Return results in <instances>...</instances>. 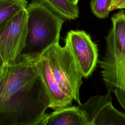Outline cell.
I'll use <instances>...</instances> for the list:
<instances>
[{"label": "cell", "mask_w": 125, "mask_h": 125, "mask_svg": "<svg viewBox=\"0 0 125 125\" xmlns=\"http://www.w3.org/2000/svg\"><path fill=\"white\" fill-rule=\"evenodd\" d=\"M106 51L99 63L107 90L113 92L125 109V56L115 48L110 32L105 38Z\"/></svg>", "instance_id": "obj_5"}, {"label": "cell", "mask_w": 125, "mask_h": 125, "mask_svg": "<svg viewBox=\"0 0 125 125\" xmlns=\"http://www.w3.org/2000/svg\"><path fill=\"white\" fill-rule=\"evenodd\" d=\"M111 91L90 97L79 106L86 116L87 125H125V114L112 105Z\"/></svg>", "instance_id": "obj_7"}, {"label": "cell", "mask_w": 125, "mask_h": 125, "mask_svg": "<svg viewBox=\"0 0 125 125\" xmlns=\"http://www.w3.org/2000/svg\"><path fill=\"white\" fill-rule=\"evenodd\" d=\"M112 0H90V7L93 14L99 19L106 18L110 12Z\"/></svg>", "instance_id": "obj_12"}, {"label": "cell", "mask_w": 125, "mask_h": 125, "mask_svg": "<svg viewBox=\"0 0 125 125\" xmlns=\"http://www.w3.org/2000/svg\"><path fill=\"white\" fill-rule=\"evenodd\" d=\"M4 67H5V64H4L3 60L2 57L1 56V55H0V75L1 74Z\"/></svg>", "instance_id": "obj_14"}, {"label": "cell", "mask_w": 125, "mask_h": 125, "mask_svg": "<svg viewBox=\"0 0 125 125\" xmlns=\"http://www.w3.org/2000/svg\"><path fill=\"white\" fill-rule=\"evenodd\" d=\"M69 1H70L71 3L75 4V5H78V2L79 0H68Z\"/></svg>", "instance_id": "obj_15"}, {"label": "cell", "mask_w": 125, "mask_h": 125, "mask_svg": "<svg viewBox=\"0 0 125 125\" xmlns=\"http://www.w3.org/2000/svg\"><path fill=\"white\" fill-rule=\"evenodd\" d=\"M38 2L65 20H73L79 16V8L68 0H32Z\"/></svg>", "instance_id": "obj_9"}, {"label": "cell", "mask_w": 125, "mask_h": 125, "mask_svg": "<svg viewBox=\"0 0 125 125\" xmlns=\"http://www.w3.org/2000/svg\"><path fill=\"white\" fill-rule=\"evenodd\" d=\"M26 9L27 35L25 45L18 58L34 62L50 47L59 43L65 20L34 0Z\"/></svg>", "instance_id": "obj_3"}, {"label": "cell", "mask_w": 125, "mask_h": 125, "mask_svg": "<svg viewBox=\"0 0 125 125\" xmlns=\"http://www.w3.org/2000/svg\"><path fill=\"white\" fill-rule=\"evenodd\" d=\"M112 27L109 31L117 51L125 56V12L120 11L111 18Z\"/></svg>", "instance_id": "obj_10"}, {"label": "cell", "mask_w": 125, "mask_h": 125, "mask_svg": "<svg viewBox=\"0 0 125 125\" xmlns=\"http://www.w3.org/2000/svg\"><path fill=\"white\" fill-rule=\"evenodd\" d=\"M27 0H0V28L20 11L25 9Z\"/></svg>", "instance_id": "obj_11"}, {"label": "cell", "mask_w": 125, "mask_h": 125, "mask_svg": "<svg viewBox=\"0 0 125 125\" xmlns=\"http://www.w3.org/2000/svg\"><path fill=\"white\" fill-rule=\"evenodd\" d=\"M39 125H87V121L84 112L79 105H70L45 113Z\"/></svg>", "instance_id": "obj_8"}, {"label": "cell", "mask_w": 125, "mask_h": 125, "mask_svg": "<svg viewBox=\"0 0 125 125\" xmlns=\"http://www.w3.org/2000/svg\"><path fill=\"white\" fill-rule=\"evenodd\" d=\"M27 35V12L24 9L0 28V55L5 66L14 63L25 45Z\"/></svg>", "instance_id": "obj_4"}, {"label": "cell", "mask_w": 125, "mask_h": 125, "mask_svg": "<svg viewBox=\"0 0 125 125\" xmlns=\"http://www.w3.org/2000/svg\"><path fill=\"white\" fill-rule=\"evenodd\" d=\"M54 110L71 105L75 100L78 104L80 89L83 77L73 55L65 43H56L33 62Z\"/></svg>", "instance_id": "obj_2"}, {"label": "cell", "mask_w": 125, "mask_h": 125, "mask_svg": "<svg viewBox=\"0 0 125 125\" xmlns=\"http://www.w3.org/2000/svg\"><path fill=\"white\" fill-rule=\"evenodd\" d=\"M50 100L33 62L18 58L0 75V125H39Z\"/></svg>", "instance_id": "obj_1"}, {"label": "cell", "mask_w": 125, "mask_h": 125, "mask_svg": "<svg viewBox=\"0 0 125 125\" xmlns=\"http://www.w3.org/2000/svg\"><path fill=\"white\" fill-rule=\"evenodd\" d=\"M66 44L84 78L90 76L98 62L97 45L83 30H70L65 38Z\"/></svg>", "instance_id": "obj_6"}, {"label": "cell", "mask_w": 125, "mask_h": 125, "mask_svg": "<svg viewBox=\"0 0 125 125\" xmlns=\"http://www.w3.org/2000/svg\"><path fill=\"white\" fill-rule=\"evenodd\" d=\"M125 9V0H112L109 8L110 12L116 9Z\"/></svg>", "instance_id": "obj_13"}]
</instances>
